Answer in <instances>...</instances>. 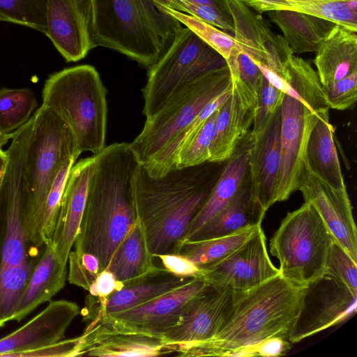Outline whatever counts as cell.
I'll return each instance as SVG.
<instances>
[{"instance_id": "cell-20", "label": "cell", "mask_w": 357, "mask_h": 357, "mask_svg": "<svg viewBox=\"0 0 357 357\" xmlns=\"http://www.w3.org/2000/svg\"><path fill=\"white\" fill-rule=\"evenodd\" d=\"M281 108L264 132L250 141L248 180L252 200L264 211L277 202L280 167Z\"/></svg>"}, {"instance_id": "cell-18", "label": "cell", "mask_w": 357, "mask_h": 357, "mask_svg": "<svg viewBox=\"0 0 357 357\" xmlns=\"http://www.w3.org/2000/svg\"><path fill=\"white\" fill-rule=\"evenodd\" d=\"M77 303L58 300L50 303L25 324L0 339V356L22 357L29 351L54 344L79 314Z\"/></svg>"}, {"instance_id": "cell-36", "label": "cell", "mask_w": 357, "mask_h": 357, "mask_svg": "<svg viewBox=\"0 0 357 357\" xmlns=\"http://www.w3.org/2000/svg\"><path fill=\"white\" fill-rule=\"evenodd\" d=\"M37 106L36 97L30 89H0V132L12 133L20 128Z\"/></svg>"}, {"instance_id": "cell-12", "label": "cell", "mask_w": 357, "mask_h": 357, "mask_svg": "<svg viewBox=\"0 0 357 357\" xmlns=\"http://www.w3.org/2000/svg\"><path fill=\"white\" fill-rule=\"evenodd\" d=\"M238 291L206 286L184 306L176 325L159 339L169 353H177L188 347L208 340L221 329L229 315Z\"/></svg>"}, {"instance_id": "cell-16", "label": "cell", "mask_w": 357, "mask_h": 357, "mask_svg": "<svg viewBox=\"0 0 357 357\" xmlns=\"http://www.w3.org/2000/svg\"><path fill=\"white\" fill-rule=\"evenodd\" d=\"M234 24L236 45L252 61L280 76L284 63L293 54L284 38L241 0H226Z\"/></svg>"}, {"instance_id": "cell-47", "label": "cell", "mask_w": 357, "mask_h": 357, "mask_svg": "<svg viewBox=\"0 0 357 357\" xmlns=\"http://www.w3.org/2000/svg\"><path fill=\"white\" fill-rule=\"evenodd\" d=\"M124 285L107 268L100 271L89 289V294L99 298H105L113 292L121 289Z\"/></svg>"}, {"instance_id": "cell-33", "label": "cell", "mask_w": 357, "mask_h": 357, "mask_svg": "<svg viewBox=\"0 0 357 357\" xmlns=\"http://www.w3.org/2000/svg\"><path fill=\"white\" fill-rule=\"evenodd\" d=\"M260 227L244 229L235 233L199 241L181 243L174 252L190 259L199 267L226 257L245 242Z\"/></svg>"}, {"instance_id": "cell-29", "label": "cell", "mask_w": 357, "mask_h": 357, "mask_svg": "<svg viewBox=\"0 0 357 357\" xmlns=\"http://www.w3.org/2000/svg\"><path fill=\"white\" fill-rule=\"evenodd\" d=\"M307 169L334 188L346 186L334 141V128L329 115L321 116L314 126L305 153Z\"/></svg>"}, {"instance_id": "cell-13", "label": "cell", "mask_w": 357, "mask_h": 357, "mask_svg": "<svg viewBox=\"0 0 357 357\" xmlns=\"http://www.w3.org/2000/svg\"><path fill=\"white\" fill-rule=\"evenodd\" d=\"M357 310V294L324 273L305 287L302 307L289 337L298 342L340 324Z\"/></svg>"}, {"instance_id": "cell-4", "label": "cell", "mask_w": 357, "mask_h": 357, "mask_svg": "<svg viewBox=\"0 0 357 357\" xmlns=\"http://www.w3.org/2000/svg\"><path fill=\"white\" fill-rule=\"evenodd\" d=\"M94 47L114 50L149 70L183 27L154 0H91Z\"/></svg>"}, {"instance_id": "cell-25", "label": "cell", "mask_w": 357, "mask_h": 357, "mask_svg": "<svg viewBox=\"0 0 357 357\" xmlns=\"http://www.w3.org/2000/svg\"><path fill=\"white\" fill-rule=\"evenodd\" d=\"M66 265L49 244L36 262L13 321H20L41 304L50 301L65 286Z\"/></svg>"}, {"instance_id": "cell-1", "label": "cell", "mask_w": 357, "mask_h": 357, "mask_svg": "<svg viewBox=\"0 0 357 357\" xmlns=\"http://www.w3.org/2000/svg\"><path fill=\"white\" fill-rule=\"evenodd\" d=\"M93 155V172L73 250L94 255L102 271L135 222L133 178L139 162L125 142L105 146Z\"/></svg>"}, {"instance_id": "cell-51", "label": "cell", "mask_w": 357, "mask_h": 357, "mask_svg": "<svg viewBox=\"0 0 357 357\" xmlns=\"http://www.w3.org/2000/svg\"><path fill=\"white\" fill-rule=\"evenodd\" d=\"M193 3L212 6L225 13H229L226 0H187ZM230 14V13H229Z\"/></svg>"}, {"instance_id": "cell-34", "label": "cell", "mask_w": 357, "mask_h": 357, "mask_svg": "<svg viewBox=\"0 0 357 357\" xmlns=\"http://www.w3.org/2000/svg\"><path fill=\"white\" fill-rule=\"evenodd\" d=\"M226 61L230 72L233 91L243 107L254 113L263 73L236 44Z\"/></svg>"}, {"instance_id": "cell-2", "label": "cell", "mask_w": 357, "mask_h": 357, "mask_svg": "<svg viewBox=\"0 0 357 357\" xmlns=\"http://www.w3.org/2000/svg\"><path fill=\"white\" fill-rule=\"evenodd\" d=\"M214 162L151 176L139 164L133 178L136 218L153 257L174 252L209 195L219 174Z\"/></svg>"}, {"instance_id": "cell-30", "label": "cell", "mask_w": 357, "mask_h": 357, "mask_svg": "<svg viewBox=\"0 0 357 357\" xmlns=\"http://www.w3.org/2000/svg\"><path fill=\"white\" fill-rule=\"evenodd\" d=\"M253 118L254 113L243 107L232 90L228 98L217 110L208 162L221 163L228 160L246 134Z\"/></svg>"}, {"instance_id": "cell-7", "label": "cell", "mask_w": 357, "mask_h": 357, "mask_svg": "<svg viewBox=\"0 0 357 357\" xmlns=\"http://www.w3.org/2000/svg\"><path fill=\"white\" fill-rule=\"evenodd\" d=\"M33 117L25 161L27 201L24 227L29 245L44 246L43 224L47 195L61 165L77 158L72 132L52 109L42 105Z\"/></svg>"}, {"instance_id": "cell-45", "label": "cell", "mask_w": 357, "mask_h": 357, "mask_svg": "<svg viewBox=\"0 0 357 357\" xmlns=\"http://www.w3.org/2000/svg\"><path fill=\"white\" fill-rule=\"evenodd\" d=\"M161 261L162 268L169 273L181 278H199L202 275V269L188 258L175 252L157 255Z\"/></svg>"}, {"instance_id": "cell-27", "label": "cell", "mask_w": 357, "mask_h": 357, "mask_svg": "<svg viewBox=\"0 0 357 357\" xmlns=\"http://www.w3.org/2000/svg\"><path fill=\"white\" fill-rule=\"evenodd\" d=\"M266 212L252 200L248 178L234 198L185 241L223 236L261 226Z\"/></svg>"}, {"instance_id": "cell-31", "label": "cell", "mask_w": 357, "mask_h": 357, "mask_svg": "<svg viewBox=\"0 0 357 357\" xmlns=\"http://www.w3.org/2000/svg\"><path fill=\"white\" fill-rule=\"evenodd\" d=\"M283 33L292 54L315 52L335 24L323 18L291 10L267 12Z\"/></svg>"}, {"instance_id": "cell-11", "label": "cell", "mask_w": 357, "mask_h": 357, "mask_svg": "<svg viewBox=\"0 0 357 357\" xmlns=\"http://www.w3.org/2000/svg\"><path fill=\"white\" fill-rule=\"evenodd\" d=\"M32 128L31 116L13 132L11 143L6 151L8 162L0 188L3 225L0 268L18 264L29 257L24 227L27 201L25 161Z\"/></svg>"}, {"instance_id": "cell-46", "label": "cell", "mask_w": 357, "mask_h": 357, "mask_svg": "<svg viewBox=\"0 0 357 357\" xmlns=\"http://www.w3.org/2000/svg\"><path fill=\"white\" fill-rule=\"evenodd\" d=\"M84 343L83 336L61 340L47 347L24 354L22 357H66L81 356Z\"/></svg>"}, {"instance_id": "cell-14", "label": "cell", "mask_w": 357, "mask_h": 357, "mask_svg": "<svg viewBox=\"0 0 357 357\" xmlns=\"http://www.w3.org/2000/svg\"><path fill=\"white\" fill-rule=\"evenodd\" d=\"M206 284L204 278H192L146 303L93 321H100L121 331L159 339L176 325L185 305Z\"/></svg>"}, {"instance_id": "cell-24", "label": "cell", "mask_w": 357, "mask_h": 357, "mask_svg": "<svg viewBox=\"0 0 357 357\" xmlns=\"http://www.w3.org/2000/svg\"><path fill=\"white\" fill-rule=\"evenodd\" d=\"M314 60L321 85L357 71L356 32L335 24L319 43Z\"/></svg>"}, {"instance_id": "cell-8", "label": "cell", "mask_w": 357, "mask_h": 357, "mask_svg": "<svg viewBox=\"0 0 357 357\" xmlns=\"http://www.w3.org/2000/svg\"><path fill=\"white\" fill-rule=\"evenodd\" d=\"M331 231L310 203L289 212L270 241L280 273L302 287L322 276L332 242Z\"/></svg>"}, {"instance_id": "cell-39", "label": "cell", "mask_w": 357, "mask_h": 357, "mask_svg": "<svg viewBox=\"0 0 357 357\" xmlns=\"http://www.w3.org/2000/svg\"><path fill=\"white\" fill-rule=\"evenodd\" d=\"M47 0H0V21L46 32Z\"/></svg>"}, {"instance_id": "cell-3", "label": "cell", "mask_w": 357, "mask_h": 357, "mask_svg": "<svg viewBox=\"0 0 357 357\" xmlns=\"http://www.w3.org/2000/svg\"><path fill=\"white\" fill-rule=\"evenodd\" d=\"M305 291V287L292 282L280 273L255 288L238 291L233 308L219 332L177 355L227 356L242 348L252 349L255 354V347L269 337L289 340Z\"/></svg>"}, {"instance_id": "cell-15", "label": "cell", "mask_w": 357, "mask_h": 357, "mask_svg": "<svg viewBox=\"0 0 357 357\" xmlns=\"http://www.w3.org/2000/svg\"><path fill=\"white\" fill-rule=\"evenodd\" d=\"M200 268L201 278L208 283L238 291L255 288L280 274L268 256L261 227L232 252Z\"/></svg>"}, {"instance_id": "cell-48", "label": "cell", "mask_w": 357, "mask_h": 357, "mask_svg": "<svg viewBox=\"0 0 357 357\" xmlns=\"http://www.w3.org/2000/svg\"><path fill=\"white\" fill-rule=\"evenodd\" d=\"M68 262L69 271L67 278L69 282L88 291L96 277L91 274L82 265L77 255L72 250L69 254Z\"/></svg>"}, {"instance_id": "cell-28", "label": "cell", "mask_w": 357, "mask_h": 357, "mask_svg": "<svg viewBox=\"0 0 357 357\" xmlns=\"http://www.w3.org/2000/svg\"><path fill=\"white\" fill-rule=\"evenodd\" d=\"M249 146L250 144L235 151L228 160L229 162L219 174L206 202L192 220L187 234L179 243L188 240L228 204L246 182L248 178Z\"/></svg>"}, {"instance_id": "cell-42", "label": "cell", "mask_w": 357, "mask_h": 357, "mask_svg": "<svg viewBox=\"0 0 357 357\" xmlns=\"http://www.w3.org/2000/svg\"><path fill=\"white\" fill-rule=\"evenodd\" d=\"M173 10L196 17L218 29L234 33L233 20L229 13L210 6L193 3L187 0H154Z\"/></svg>"}, {"instance_id": "cell-35", "label": "cell", "mask_w": 357, "mask_h": 357, "mask_svg": "<svg viewBox=\"0 0 357 357\" xmlns=\"http://www.w3.org/2000/svg\"><path fill=\"white\" fill-rule=\"evenodd\" d=\"M35 264L29 257L18 264L0 268V328L13 321Z\"/></svg>"}, {"instance_id": "cell-40", "label": "cell", "mask_w": 357, "mask_h": 357, "mask_svg": "<svg viewBox=\"0 0 357 357\" xmlns=\"http://www.w3.org/2000/svg\"><path fill=\"white\" fill-rule=\"evenodd\" d=\"M284 92L273 86L263 75L254 112L250 141L257 139L267 128L281 108Z\"/></svg>"}, {"instance_id": "cell-49", "label": "cell", "mask_w": 357, "mask_h": 357, "mask_svg": "<svg viewBox=\"0 0 357 357\" xmlns=\"http://www.w3.org/2000/svg\"><path fill=\"white\" fill-rule=\"evenodd\" d=\"M291 342L281 337H271L259 343L255 348L256 356L275 357L284 355Z\"/></svg>"}, {"instance_id": "cell-19", "label": "cell", "mask_w": 357, "mask_h": 357, "mask_svg": "<svg viewBox=\"0 0 357 357\" xmlns=\"http://www.w3.org/2000/svg\"><path fill=\"white\" fill-rule=\"evenodd\" d=\"M298 190L305 202L317 209L335 241L357 262L356 227L346 186L334 188L307 169Z\"/></svg>"}, {"instance_id": "cell-26", "label": "cell", "mask_w": 357, "mask_h": 357, "mask_svg": "<svg viewBox=\"0 0 357 357\" xmlns=\"http://www.w3.org/2000/svg\"><path fill=\"white\" fill-rule=\"evenodd\" d=\"M153 259L144 227L136 218L114 252L107 268L125 287L162 270L154 264Z\"/></svg>"}, {"instance_id": "cell-37", "label": "cell", "mask_w": 357, "mask_h": 357, "mask_svg": "<svg viewBox=\"0 0 357 357\" xmlns=\"http://www.w3.org/2000/svg\"><path fill=\"white\" fill-rule=\"evenodd\" d=\"M156 4L160 10L192 30L225 60L230 56L236 46L231 35L196 17L173 10L160 3H156Z\"/></svg>"}, {"instance_id": "cell-10", "label": "cell", "mask_w": 357, "mask_h": 357, "mask_svg": "<svg viewBox=\"0 0 357 357\" xmlns=\"http://www.w3.org/2000/svg\"><path fill=\"white\" fill-rule=\"evenodd\" d=\"M231 85L227 65L188 84L174 94L139 134L129 143L140 165H145L181 132L213 99Z\"/></svg>"}, {"instance_id": "cell-52", "label": "cell", "mask_w": 357, "mask_h": 357, "mask_svg": "<svg viewBox=\"0 0 357 357\" xmlns=\"http://www.w3.org/2000/svg\"><path fill=\"white\" fill-rule=\"evenodd\" d=\"M8 162V155L6 151H3L0 147V183L3 178L6 165Z\"/></svg>"}, {"instance_id": "cell-6", "label": "cell", "mask_w": 357, "mask_h": 357, "mask_svg": "<svg viewBox=\"0 0 357 357\" xmlns=\"http://www.w3.org/2000/svg\"><path fill=\"white\" fill-rule=\"evenodd\" d=\"M107 89L90 65L65 68L51 75L43 89V104L67 123L74 138L75 154L96 155L105 147Z\"/></svg>"}, {"instance_id": "cell-17", "label": "cell", "mask_w": 357, "mask_h": 357, "mask_svg": "<svg viewBox=\"0 0 357 357\" xmlns=\"http://www.w3.org/2000/svg\"><path fill=\"white\" fill-rule=\"evenodd\" d=\"M91 19V0H47L45 34L67 61H79L94 48Z\"/></svg>"}, {"instance_id": "cell-21", "label": "cell", "mask_w": 357, "mask_h": 357, "mask_svg": "<svg viewBox=\"0 0 357 357\" xmlns=\"http://www.w3.org/2000/svg\"><path fill=\"white\" fill-rule=\"evenodd\" d=\"M94 165V155L80 160L71 167L66 184L50 243L66 264L79 230Z\"/></svg>"}, {"instance_id": "cell-53", "label": "cell", "mask_w": 357, "mask_h": 357, "mask_svg": "<svg viewBox=\"0 0 357 357\" xmlns=\"http://www.w3.org/2000/svg\"><path fill=\"white\" fill-rule=\"evenodd\" d=\"M1 182L0 183V188H1ZM3 216H2V212H1V204H0V267H1V247H2V240H3Z\"/></svg>"}, {"instance_id": "cell-22", "label": "cell", "mask_w": 357, "mask_h": 357, "mask_svg": "<svg viewBox=\"0 0 357 357\" xmlns=\"http://www.w3.org/2000/svg\"><path fill=\"white\" fill-rule=\"evenodd\" d=\"M191 278L174 275L163 268L107 297L99 298L89 294L82 310L84 319L91 321L135 307L181 286Z\"/></svg>"}, {"instance_id": "cell-9", "label": "cell", "mask_w": 357, "mask_h": 357, "mask_svg": "<svg viewBox=\"0 0 357 357\" xmlns=\"http://www.w3.org/2000/svg\"><path fill=\"white\" fill-rule=\"evenodd\" d=\"M227 65L226 60L192 30L183 27L149 69L142 89L146 119L188 84Z\"/></svg>"}, {"instance_id": "cell-50", "label": "cell", "mask_w": 357, "mask_h": 357, "mask_svg": "<svg viewBox=\"0 0 357 357\" xmlns=\"http://www.w3.org/2000/svg\"><path fill=\"white\" fill-rule=\"evenodd\" d=\"M77 255L82 265L93 275L97 277L98 274L100 271V261L99 259L93 254L91 253H82L77 254L73 250Z\"/></svg>"}, {"instance_id": "cell-38", "label": "cell", "mask_w": 357, "mask_h": 357, "mask_svg": "<svg viewBox=\"0 0 357 357\" xmlns=\"http://www.w3.org/2000/svg\"><path fill=\"white\" fill-rule=\"evenodd\" d=\"M217 111L178 150L173 169L199 165L208 162L215 131Z\"/></svg>"}, {"instance_id": "cell-32", "label": "cell", "mask_w": 357, "mask_h": 357, "mask_svg": "<svg viewBox=\"0 0 357 357\" xmlns=\"http://www.w3.org/2000/svg\"><path fill=\"white\" fill-rule=\"evenodd\" d=\"M259 13L271 10H291L323 18L357 32V13L346 0H241Z\"/></svg>"}, {"instance_id": "cell-43", "label": "cell", "mask_w": 357, "mask_h": 357, "mask_svg": "<svg viewBox=\"0 0 357 357\" xmlns=\"http://www.w3.org/2000/svg\"><path fill=\"white\" fill-rule=\"evenodd\" d=\"M325 273L357 294V262L335 239L329 250Z\"/></svg>"}, {"instance_id": "cell-41", "label": "cell", "mask_w": 357, "mask_h": 357, "mask_svg": "<svg viewBox=\"0 0 357 357\" xmlns=\"http://www.w3.org/2000/svg\"><path fill=\"white\" fill-rule=\"evenodd\" d=\"M75 161V158H71L61 165L47 195L43 224V240L45 246L51 243L66 184L70 169Z\"/></svg>"}, {"instance_id": "cell-54", "label": "cell", "mask_w": 357, "mask_h": 357, "mask_svg": "<svg viewBox=\"0 0 357 357\" xmlns=\"http://www.w3.org/2000/svg\"><path fill=\"white\" fill-rule=\"evenodd\" d=\"M13 132L4 134L0 132V147L1 148L5 145L13 137Z\"/></svg>"}, {"instance_id": "cell-5", "label": "cell", "mask_w": 357, "mask_h": 357, "mask_svg": "<svg viewBox=\"0 0 357 357\" xmlns=\"http://www.w3.org/2000/svg\"><path fill=\"white\" fill-rule=\"evenodd\" d=\"M280 77L285 82L281 105L280 167L276 200H287L298 190L307 170L305 153L310 133L329 106L317 72L310 63L291 54Z\"/></svg>"}, {"instance_id": "cell-44", "label": "cell", "mask_w": 357, "mask_h": 357, "mask_svg": "<svg viewBox=\"0 0 357 357\" xmlns=\"http://www.w3.org/2000/svg\"><path fill=\"white\" fill-rule=\"evenodd\" d=\"M321 89L330 108L348 109L357 99V71L339 80L321 85Z\"/></svg>"}, {"instance_id": "cell-23", "label": "cell", "mask_w": 357, "mask_h": 357, "mask_svg": "<svg viewBox=\"0 0 357 357\" xmlns=\"http://www.w3.org/2000/svg\"><path fill=\"white\" fill-rule=\"evenodd\" d=\"M82 335L81 356L152 357L170 354L158 338L122 332L98 321L90 322Z\"/></svg>"}]
</instances>
